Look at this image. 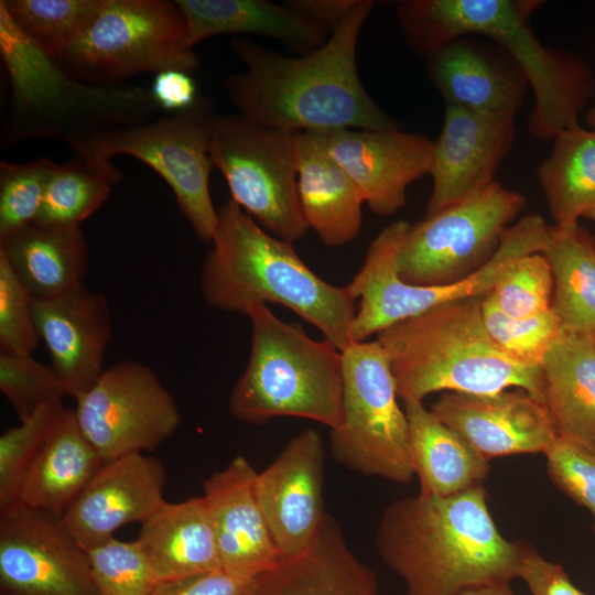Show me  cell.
Here are the masks:
<instances>
[{
	"instance_id": "obj_41",
	"label": "cell",
	"mask_w": 595,
	"mask_h": 595,
	"mask_svg": "<svg viewBox=\"0 0 595 595\" xmlns=\"http://www.w3.org/2000/svg\"><path fill=\"white\" fill-rule=\"evenodd\" d=\"M0 390L20 421L39 405L66 396L65 388L52 366L32 355L0 354Z\"/></svg>"
},
{
	"instance_id": "obj_13",
	"label": "cell",
	"mask_w": 595,
	"mask_h": 595,
	"mask_svg": "<svg viewBox=\"0 0 595 595\" xmlns=\"http://www.w3.org/2000/svg\"><path fill=\"white\" fill-rule=\"evenodd\" d=\"M524 205L521 193L494 181L411 225L398 256V275L421 286L464 280L491 259Z\"/></svg>"
},
{
	"instance_id": "obj_27",
	"label": "cell",
	"mask_w": 595,
	"mask_h": 595,
	"mask_svg": "<svg viewBox=\"0 0 595 595\" xmlns=\"http://www.w3.org/2000/svg\"><path fill=\"white\" fill-rule=\"evenodd\" d=\"M253 595H379L374 572L326 516L310 549L256 578Z\"/></svg>"
},
{
	"instance_id": "obj_43",
	"label": "cell",
	"mask_w": 595,
	"mask_h": 595,
	"mask_svg": "<svg viewBox=\"0 0 595 595\" xmlns=\"http://www.w3.org/2000/svg\"><path fill=\"white\" fill-rule=\"evenodd\" d=\"M40 340L33 298L0 255V351L32 355Z\"/></svg>"
},
{
	"instance_id": "obj_23",
	"label": "cell",
	"mask_w": 595,
	"mask_h": 595,
	"mask_svg": "<svg viewBox=\"0 0 595 595\" xmlns=\"http://www.w3.org/2000/svg\"><path fill=\"white\" fill-rule=\"evenodd\" d=\"M256 475L245 456H236L203 485L221 570L246 578H257L281 562L255 495Z\"/></svg>"
},
{
	"instance_id": "obj_32",
	"label": "cell",
	"mask_w": 595,
	"mask_h": 595,
	"mask_svg": "<svg viewBox=\"0 0 595 595\" xmlns=\"http://www.w3.org/2000/svg\"><path fill=\"white\" fill-rule=\"evenodd\" d=\"M541 253L553 277L551 307L562 329L595 328V239L580 224L549 226Z\"/></svg>"
},
{
	"instance_id": "obj_3",
	"label": "cell",
	"mask_w": 595,
	"mask_h": 595,
	"mask_svg": "<svg viewBox=\"0 0 595 595\" xmlns=\"http://www.w3.org/2000/svg\"><path fill=\"white\" fill-rule=\"evenodd\" d=\"M543 0H402L397 17L405 43L426 57L450 42L479 36L505 48L524 72L534 105L527 120L530 134L553 140L578 123L595 93L591 66L580 56L545 46L531 28Z\"/></svg>"
},
{
	"instance_id": "obj_9",
	"label": "cell",
	"mask_w": 595,
	"mask_h": 595,
	"mask_svg": "<svg viewBox=\"0 0 595 595\" xmlns=\"http://www.w3.org/2000/svg\"><path fill=\"white\" fill-rule=\"evenodd\" d=\"M342 356L343 423L329 436L334 459L364 476L409 484L415 476L409 425L385 348L366 340Z\"/></svg>"
},
{
	"instance_id": "obj_1",
	"label": "cell",
	"mask_w": 595,
	"mask_h": 595,
	"mask_svg": "<svg viewBox=\"0 0 595 595\" xmlns=\"http://www.w3.org/2000/svg\"><path fill=\"white\" fill-rule=\"evenodd\" d=\"M374 7L360 0L322 46L300 56L234 40L230 50L246 69L224 78L227 98L247 119L291 133L401 128L369 96L357 69L359 34Z\"/></svg>"
},
{
	"instance_id": "obj_6",
	"label": "cell",
	"mask_w": 595,
	"mask_h": 595,
	"mask_svg": "<svg viewBox=\"0 0 595 595\" xmlns=\"http://www.w3.org/2000/svg\"><path fill=\"white\" fill-rule=\"evenodd\" d=\"M0 54L11 86L2 147L52 138L75 151L97 134L150 121L159 109L150 89L86 84L28 36L0 3Z\"/></svg>"
},
{
	"instance_id": "obj_17",
	"label": "cell",
	"mask_w": 595,
	"mask_h": 595,
	"mask_svg": "<svg viewBox=\"0 0 595 595\" xmlns=\"http://www.w3.org/2000/svg\"><path fill=\"white\" fill-rule=\"evenodd\" d=\"M329 155L377 215L390 216L407 203V188L430 174L434 141L399 129L322 131Z\"/></svg>"
},
{
	"instance_id": "obj_45",
	"label": "cell",
	"mask_w": 595,
	"mask_h": 595,
	"mask_svg": "<svg viewBox=\"0 0 595 595\" xmlns=\"http://www.w3.org/2000/svg\"><path fill=\"white\" fill-rule=\"evenodd\" d=\"M518 577L524 581L532 595H587L571 582L562 565L548 561L530 548L522 559Z\"/></svg>"
},
{
	"instance_id": "obj_28",
	"label": "cell",
	"mask_w": 595,
	"mask_h": 595,
	"mask_svg": "<svg viewBox=\"0 0 595 595\" xmlns=\"http://www.w3.org/2000/svg\"><path fill=\"white\" fill-rule=\"evenodd\" d=\"M0 255L33 299L47 300L83 284L88 246L79 225L32 223L0 238Z\"/></svg>"
},
{
	"instance_id": "obj_19",
	"label": "cell",
	"mask_w": 595,
	"mask_h": 595,
	"mask_svg": "<svg viewBox=\"0 0 595 595\" xmlns=\"http://www.w3.org/2000/svg\"><path fill=\"white\" fill-rule=\"evenodd\" d=\"M163 463L132 453L104 463L61 516L63 524L86 551L111 538L126 524L144 522L166 501Z\"/></svg>"
},
{
	"instance_id": "obj_35",
	"label": "cell",
	"mask_w": 595,
	"mask_h": 595,
	"mask_svg": "<svg viewBox=\"0 0 595 595\" xmlns=\"http://www.w3.org/2000/svg\"><path fill=\"white\" fill-rule=\"evenodd\" d=\"M18 29L57 61L86 32L102 0H1Z\"/></svg>"
},
{
	"instance_id": "obj_7",
	"label": "cell",
	"mask_w": 595,
	"mask_h": 595,
	"mask_svg": "<svg viewBox=\"0 0 595 595\" xmlns=\"http://www.w3.org/2000/svg\"><path fill=\"white\" fill-rule=\"evenodd\" d=\"M247 367L229 397L239 421L263 424L278 416L309 419L331 431L343 423V356L327 339L277 317L267 304L251 306Z\"/></svg>"
},
{
	"instance_id": "obj_49",
	"label": "cell",
	"mask_w": 595,
	"mask_h": 595,
	"mask_svg": "<svg viewBox=\"0 0 595 595\" xmlns=\"http://www.w3.org/2000/svg\"><path fill=\"white\" fill-rule=\"evenodd\" d=\"M585 121L589 129L595 130V105L592 106L585 113Z\"/></svg>"
},
{
	"instance_id": "obj_25",
	"label": "cell",
	"mask_w": 595,
	"mask_h": 595,
	"mask_svg": "<svg viewBox=\"0 0 595 595\" xmlns=\"http://www.w3.org/2000/svg\"><path fill=\"white\" fill-rule=\"evenodd\" d=\"M191 46L221 34H251L280 42L300 55L322 46L329 32L285 2L268 0H175Z\"/></svg>"
},
{
	"instance_id": "obj_33",
	"label": "cell",
	"mask_w": 595,
	"mask_h": 595,
	"mask_svg": "<svg viewBox=\"0 0 595 595\" xmlns=\"http://www.w3.org/2000/svg\"><path fill=\"white\" fill-rule=\"evenodd\" d=\"M537 175L555 225L577 224L595 206V130L559 133Z\"/></svg>"
},
{
	"instance_id": "obj_37",
	"label": "cell",
	"mask_w": 595,
	"mask_h": 595,
	"mask_svg": "<svg viewBox=\"0 0 595 595\" xmlns=\"http://www.w3.org/2000/svg\"><path fill=\"white\" fill-rule=\"evenodd\" d=\"M484 326L494 344L511 359L541 368L542 361L562 325L552 307L526 317L504 314L489 294L482 299Z\"/></svg>"
},
{
	"instance_id": "obj_31",
	"label": "cell",
	"mask_w": 595,
	"mask_h": 595,
	"mask_svg": "<svg viewBox=\"0 0 595 595\" xmlns=\"http://www.w3.org/2000/svg\"><path fill=\"white\" fill-rule=\"evenodd\" d=\"M409 446L420 494L452 496L483 484L489 464L423 402L405 401Z\"/></svg>"
},
{
	"instance_id": "obj_42",
	"label": "cell",
	"mask_w": 595,
	"mask_h": 595,
	"mask_svg": "<svg viewBox=\"0 0 595 595\" xmlns=\"http://www.w3.org/2000/svg\"><path fill=\"white\" fill-rule=\"evenodd\" d=\"M544 455L553 484L589 511L595 530V447L558 436Z\"/></svg>"
},
{
	"instance_id": "obj_40",
	"label": "cell",
	"mask_w": 595,
	"mask_h": 595,
	"mask_svg": "<svg viewBox=\"0 0 595 595\" xmlns=\"http://www.w3.org/2000/svg\"><path fill=\"white\" fill-rule=\"evenodd\" d=\"M488 294L511 317L531 316L550 309L553 277L549 261L541 252L520 257Z\"/></svg>"
},
{
	"instance_id": "obj_18",
	"label": "cell",
	"mask_w": 595,
	"mask_h": 595,
	"mask_svg": "<svg viewBox=\"0 0 595 595\" xmlns=\"http://www.w3.org/2000/svg\"><path fill=\"white\" fill-rule=\"evenodd\" d=\"M431 412L487 462L544 454L558 437L545 402L520 388L490 394L444 392Z\"/></svg>"
},
{
	"instance_id": "obj_20",
	"label": "cell",
	"mask_w": 595,
	"mask_h": 595,
	"mask_svg": "<svg viewBox=\"0 0 595 595\" xmlns=\"http://www.w3.org/2000/svg\"><path fill=\"white\" fill-rule=\"evenodd\" d=\"M515 134L512 117L446 105L442 130L434 141L430 171L433 186L425 217L491 184L513 145Z\"/></svg>"
},
{
	"instance_id": "obj_14",
	"label": "cell",
	"mask_w": 595,
	"mask_h": 595,
	"mask_svg": "<svg viewBox=\"0 0 595 595\" xmlns=\"http://www.w3.org/2000/svg\"><path fill=\"white\" fill-rule=\"evenodd\" d=\"M75 401L77 423L102 463L155 450L181 422L171 392L149 366L136 360L105 369Z\"/></svg>"
},
{
	"instance_id": "obj_44",
	"label": "cell",
	"mask_w": 595,
	"mask_h": 595,
	"mask_svg": "<svg viewBox=\"0 0 595 595\" xmlns=\"http://www.w3.org/2000/svg\"><path fill=\"white\" fill-rule=\"evenodd\" d=\"M256 578L216 571L159 582L151 595H253Z\"/></svg>"
},
{
	"instance_id": "obj_34",
	"label": "cell",
	"mask_w": 595,
	"mask_h": 595,
	"mask_svg": "<svg viewBox=\"0 0 595 595\" xmlns=\"http://www.w3.org/2000/svg\"><path fill=\"white\" fill-rule=\"evenodd\" d=\"M121 177L111 160L76 153L56 165L34 223L80 226L107 201Z\"/></svg>"
},
{
	"instance_id": "obj_38",
	"label": "cell",
	"mask_w": 595,
	"mask_h": 595,
	"mask_svg": "<svg viewBox=\"0 0 595 595\" xmlns=\"http://www.w3.org/2000/svg\"><path fill=\"white\" fill-rule=\"evenodd\" d=\"M56 165L47 158L0 163V238L35 221Z\"/></svg>"
},
{
	"instance_id": "obj_26",
	"label": "cell",
	"mask_w": 595,
	"mask_h": 595,
	"mask_svg": "<svg viewBox=\"0 0 595 595\" xmlns=\"http://www.w3.org/2000/svg\"><path fill=\"white\" fill-rule=\"evenodd\" d=\"M137 541L156 583L223 571L203 496L165 501L141 523Z\"/></svg>"
},
{
	"instance_id": "obj_8",
	"label": "cell",
	"mask_w": 595,
	"mask_h": 595,
	"mask_svg": "<svg viewBox=\"0 0 595 595\" xmlns=\"http://www.w3.org/2000/svg\"><path fill=\"white\" fill-rule=\"evenodd\" d=\"M410 224L397 220L371 241L365 262L348 284L359 304L351 326L354 343L366 342L383 329L433 307L488 294L500 277L520 257L541 252L549 225L541 215L530 214L509 226L491 259L456 283L421 286L398 275L397 261Z\"/></svg>"
},
{
	"instance_id": "obj_5",
	"label": "cell",
	"mask_w": 595,
	"mask_h": 595,
	"mask_svg": "<svg viewBox=\"0 0 595 595\" xmlns=\"http://www.w3.org/2000/svg\"><path fill=\"white\" fill-rule=\"evenodd\" d=\"M482 299L439 305L377 335L402 402H423L435 392L490 394L509 388L544 401L541 368L511 359L494 344L484 326Z\"/></svg>"
},
{
	"instance_id": "obj_47",
	"label": "cell",
	"mask_w": 595,
	"mask_h": 595,
	"mask_svg": "<svg viewBox=\"0 0 595 595\" xmlns=\"http://www.w3.org/2000/svg\"><path fill=\"white\" fill-rule=\"evenodd\" d=\"M360 0H288L293 9L324 26L331 34L350 17Z\"/></svg>"
},
{
	"instance_id": "obj_46",
	"label": "cell",
	"mask_w": 595,
	"mask_h": 595,
	"mask_svg": "<svg viewBox=\"0 0 595 595\" xmlns=\"http://www.w3.org/2000/svg\"><path fill=\"white\" fill-rule=\"evenodd\" d=\"M150 93L159 109L174 113L191 107L198 97L192 75L176 69L155 74Z\"/></svg>"
},
{
	"instance_id": "obj_36",
	"label": "cell",
	"mask_w": 595,
	"mask_h": 595,
	"mask_svg": "<svg viewBox=\"0 0 595 595\" xmlns=\"http://www.w3.org/2000/svg\"><path fill=\"white\" fill-rule=\"evenodd\" d=\"M65 408L62 399L39 405L18 426L0 436V510L19 501L24 476Z\"/></svg>"
},
{
	"instance_id": "obj_29",
	"label": "cell",
	"mask_w": 595,
	"mask_h": 595,
	"mask_svg": "<svg viewBox=\"0 0 595 595\" xmlns=\"http://www.w3.org/2000/svg\"><path fill=\"white\" fill-rule=\"evenodd\" d=\"M543 399L558 436L595 447V346L589 332L562 329L541 365Z\"/></svg>"
},
{
	"instance_id": "obj_24",
	"label": "cell",
	"mask_w": 595,
	"mask_h": 595,
	"mask_svg": "<svg viewBox=\"0 0 595 595\" xmlns=\"http://www.w3.org/2000/svg\"><path fill=\"white\" fill-rule=\"evenodd\" d=\"M295 140L298 192L309 228L326 246L351 242L361 228L360 191L329 155L322 131L298 132Z\"/></svg>"
},
{
	"instance_id": "obj_51",
	"label": "cell",
	"mask_w": 595,
	"mask_h": 595,
	"mask_svg": "<svg viewBox=\"0 0 595 595\" xmlns=\"http://www.w3.org/2000/svg\"><path fill=\"white\" fill-rule=\"evenodd\" d=\"M591 334H592L594 346H595V328L591 332Z\"/></svg>"
},
{
	"instance_id": "obj_22",
	"label": "cell",
	"mask_w": 595,
	"mask_h": 595,
	"mask_svg": "<svg viewBox=\"0 0 595 595\" xmlns=\"http://www.w3.org/2000/svg\"><path fill=\"white\" fill-rule=\"evenodd\" d=\"M428 76L446 105L515 118L529 82L501 46L464 36L425 57Z\"/></svg>"
},
{
	"instance_id": "obj_2",
	"label": "cell",
	"mask_w": 595,
	"mask_h": 595,
	"mask_svg": "<svg viewBox=\"0 0 595 595\" xmlns=\"http://www.w3.org/2000/svg\"><path fill=\"white\" fill-rule=\"evenodd\" d=\"M376 548L407 595H459L518 577L529 549L498 530L483 485L452 496L418 494L382 512Z\"/></svg>"
},
{
	"instance_id": "obj_52",
	"label": "cell",
	"mask_w": 595,
	"mask_h": 595,
	"mask_svg": "<svg viewBox=\"0 0 595 595\" xmlns=\"http://www.w3.org/2000/svg\"><path fill=\"white\" fill-rule=\"evenodd\" d=\"M0 595H4V594H0Z\"/></svg>"
},
{
	"instance_id": "obj_4",
	"label": "cell",
	"mask_w": 595,
	"mask_h": 595,
	"mask_svg": "<svg viewBox=\"0 0 595 595\" xmlns=\"http://www.w3.org/2000/svg\"><path fill=\"white\" fill-rule=\"evenodd\" d=\"M210 307L247 315L256 304L283 305L315 326L339 351L355 343L357 299L348 285H333L284 241L229 199L218 208V227L201 273Z\"/></svg>"
},
{
	"instance_id": "obj_21",
	"label": "cell",
	"mask_w": 595,
	"mask_h": 595,
	"mask_svg": "<svg viewBox=\"0 0 595 595\" xmlns=\"http://www.w3.org/2000/svg\"><path fill=\"white\" fill-rule=\"evenodd\" d=\"M33 315L52 368L66 396L76 399L89 390L105 370V354L112 334L105 295L83 283L56 298L33 299Z\"/></svg>"
},
{
	"instance_id": "obj_39",
	"label": "cell",
	"mask_w": 595,
	"mask_h": 595,
	"mask_svg": "<svg viewBox=\"0 0 595 595\" xmlns=\"http://www.w3.org/2000/svg\"><path fill=\"white\" fill-rule=\"evenodd\" d=\"M87 553L97 595H151L156 581L137 540L113 537Z\"/></svg>"
},
{
	"instance_id": "obj_10",
	"label": "cell",
	"mask_w": 595,
	"mask_h": 595,
	"mask_svg": "<svg viewBox=\"0 0 595 595\" xmlns=\"http://www.w3.org/2000/svg\"><path fill=\"white\" fill-rule=\"evenodd\" d=\"M209 158L223 174L231 201L264 230L291 244L306 234L298 192L295 133L239 113L214 115Z\"/></svg>"
},
{
	"instance_id": "obj_12",
	"label": "cell",
	"mask_w": 595,
	"mask_h": 595,
	"mask_svg": "<svg viewBox=\"0 0 595 595\" xmlns=\"http://www.w3.org/2000/svg\"><path fill=\"white\" fill-rule=\"evenodd\" d=\"M212 101L197 97L185 110L154 121L97 134L76 153L111 160L125 154L154 170L172 190L180 210L196 236L212 244L218 209L209 192Z\"/></svg>"
},
{
	"instance_id": "obj_50",
	"label": "cell",
	"mask_w": 595,
	"mask_h": 595,
	"mask_svg": "<svg viewBox=\"0 0 595 595\" xmlns=\"http://www.w3.org/2000/svg\"><path fill=\"white\" fill-rule=\"evenodd\" d=\"M584 218H587V219L593 220L595 223V206L586 213Z\"/></svg>"
},
{
	"instance_id": "obj_16",
	"label": "cell",
	"mask_w": 595,
	"mask_h": 595,
	"mask_svg": "<svg viewBox=\"0 0 595 595\" xmlns=\"http://www.w3.org/2000/svg\"><path fill=\"white\" fill-rule=\"evenodd\" d=\"M324 464L321 435L309 429L256 475L255 495L281 562L310 549L323 527Z\"/></svg>"
},
{
	"instance_id": "obj_48",
	"label": "cell",
	"mask_w": 595,
	"mask_h": 595,
	"mask_svg": "<svg viewBox=\"0 0 595 595\" xmlns=\"http://www.w3.org/2000/svg\"><path fill=\"white\" fill-rule=\"evenodd\" d=\"M459 595H516L510 588L509 583H497L480 585L468 588Z\"/></svg>"
},
{
	"instance_id": "obj_30",
	"label": "cell",
	"mask_w": 595,
	"mask_h": 595,
	"mask_svg": "<svg viewBox=\"0 0 595 595\" xmlns=\"http://www.w3.org/2000/svg\"><path fill=\"white\" fill-rule=\"evenodd\" d=\"M102 464L82 432L74 410L65 409L31 463L19 501L62 516Z\"/></svg>"
},
{
	"instance_id": "obj_15",
	"label": "cell",
	"mask_w": 595,
	"mask_h": 595,
	"mask_svg": "<svg viewBox=\"0 0 595 595\" xmlns=\"http://www.w3.org/2000/svg\"><path fill=\"white\" fill-rule=\"evenodd\" d=\"M0 594L97 595L88 553L61 516L21 502L0 510Z\"/></svg>"
},
{
	"instance_id": "obj_11",
	"label": "cell",
	"mask_w": 595,
	"mask_h": 595,
	"mask_svg": "<svg viewBox=\"0 0 595 595\" xmlns=\"http://www.w3.org/2000/svg\"><path fill=\"white\" fill-rule=\"evenodd\" d=\"M193 48L175 0H102L86 32L55 62L96 79L169 69L193 75L199 69Z\"/></svg>"
}]
</instances>
